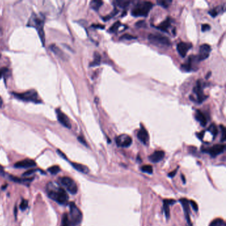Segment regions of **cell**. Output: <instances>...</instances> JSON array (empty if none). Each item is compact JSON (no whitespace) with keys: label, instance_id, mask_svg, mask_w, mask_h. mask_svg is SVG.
Here are the masks:
<instances>
[{"label":"cell","instance_id":"cell-13","mask_svg":"<svg viewBox=\"0 0 226 226\" xmlns=\"http://www.w3.org/2000/svg\"><path fill=\"white\" fill-rule=\"evenodd\" d=\"M36 165V162L34 160L26 159L22 161L17 162L14 165V167L18 168V169H27V168L35 167Z\"/></svg>","mask_w":226,"mask_h":226},{"label":"cell","instance_id":"cell-36","mask_svg":"<svg viewBox=\"0 0 226 226\" xmlns=\"http://www.w3.org/2000/svg\"><path fill=\"white\" fill-rule=\"evenodd\" d=\"M118 10L117 9H114L113 11L111 13V14L107 15V16H106L105 17H103V20L106 21H106L110 19L111 18H112L113 16H115V15L118 14Z\"/></svg>","mask_w":226,"mask_h":226},{"label":"cell","instance_id":"cell-20","mask_svg":"<svg viewBox=\"0 0 226 226\" xmlns=\"http://www.w3.org/2000/svg\"><path fill=\"white\" fill-rule=\"evenodd\" d=\"M171 20L169 17H168L166 20L164 21L163 22H162L159 25H158L156 27L159 30L163 31V32H167L168 29H169L171 26Z\"/></svg>","mask_w":226,"mask_h":226},{"label":"cell","instance_id":"cell-28","mask_svg":"<svg viewBox=\"0 0 226 226\" xmlns=\"http://www.w3.org/2000/svg\"><path fill=\"white\" fill-rule=\"evenodd\" d=\"M50 49L51 50L54 52V53L55 55H56L58 56H59L60 58H64L65 56H64V53H63L62 51L59 48V47H57L55 45H52L50 46Z\"/></svg>","mask_w":226,"mask_h":226},{"label":"cell","instance_id":"cell-11","mask_svg":"<svg viewBox=\"0 0 226 226\" xmlns=\"http://www.w3.org/2000/svg\"><path fill=\"white\" fill-rule=\"evenodd\" d=\"M211 46L208 44H203L200 46L199 55L197 56V59L199 61H202L206 59L209 56L210 51H211Z\"/></svg>","mask_w":226,"mask_h":226},{"label":"cell","instance_id":"cell-40","mask_svg":"<svg viewBox=\"0 0 226 226\" xmlns=\"http://www.w3.org/2000/svg\"><path fill=\"white\" fill-rule=\"evenodd\" d=\"M8 72V69L6 68H0V78H2L3 76L7 75Z\"/></svg>","mask_w":226,"mask_h":226},{"label":"cell","instance_id":"cell-30","mask_svg":"<svg viewBox=\"0 0 226 226\" xmlns=\"http://www.w3.org/2000/svg\"><path fill=\"white\" fill-rule=\"evenodd\" d=\"M157 4L159 6L164 7V8H168L169 7V6L171 5V3H172L171 0H158L156 2Z\"/></svg>","mask_w":226,"mask_h":226},{"label":"cell","instance_id":"cell-7","mask_svg":"<svg viewBox=\"0 0 226 226\" xmlns=\"http://www.w3.org/2000/svg\"><path fill=\"white\" fill-rule=\"evenodd\" d=\"M60 183L64 186L66 190L72 194H76L78 192V186L76 183L70 177H62L60 178Z\"/></svg>","mask_w":226,"mask_h":226},{"label":"cell","instance_id":"cell-18","mask_svg":"<svg viewBox=\"0 0 226 226\" xmlns=\"http://www.w3.org/2000/svg\"><path fill=\"white\" fill-rule=\"evenodd\" d=\"M176 202L174 200H163V209L166 219L170 217V206Z\"/></svg>","mask_w":226,"mask_h":226},{"label":"cell","instance_id":"cell-41","mask_svg":"<svg viewBox=\"0 0 226 226\" xmlns=\"http://www.w3.org/2000/svg\"><path fill=\"white\" fill-rule=\"evenodd\" d=\"M135 26H137V27H146L147 24L145 21H139L135 24Z\"/></svg>","mask_w":226,"mask_h":226},{"label":"cell","instance_id":"cell-1","mask_svg":"<svg viewBox=\"0 0 226 226\" xmlns=\"http://www.w3.org/2000/svg\"><path fill=\"white\" fill-rule=\"evenodd\" d=\"M153 7V4L151 2H140L133 8L131 15L133 17H147Z\"/></svg>","mask_w":226,"mask_h":226},{"label":"cell","instance_id":"cell-16","mask_svg":"<svg viewBox=\"0 0 226 226\" xmlns=\"http://www.w3.org/2000/svg\"><path fill=\"white\" fill-rule=\"evenodd\" d=\"M141 129L140 130L138 131L137 135V138L139 139V140L142 142L143 144L147 145L148 141L149 140V133L147 132V131L143 127V126L141 125Z\"/></svg>","mask_w":226,"mask_h":226},{"label":"cell","instance_id":"cell-48","mask_svg":"<svg viewBox=\"0 0 226 226\" xmlns=\"http://www.w3.org/2000/svg\"><path fill=\"white\" fill-rule=\"evenodd\" d=\"M57 153H59V155L60 156H61L63 159H66V155H65L64 153H63L61 151H60V150H57Z\"/></svg>","mask_w":226,"mask_h":226},{"label":"cell","instance_id":"cell-21","mask_svg":"<svg viewBox=\"0 0 226 226\" xmlns=\"http://www.w3.org/2000/svg\"><path fill=\"white\" fill-rule=\"evenodd\" d=\"M71 165L73 166L74 169H75L76 171H79L82 173H84V174H87V173L89 172V169L86 166H84L79 163H76V162H72Z\"/></svg>","mask_w":226,"mask_h":226},{"label":"cell","instance_id":"cell-9","mask_svg":"<svg viewBox=\"0 0 226 226\" xmlns=\"http://www.w3.org/2000/svg\"><path fill=\"white\" fill-rule=\"evenodd\" d=\"M225 145L218 144V145H214L213 147H210V148H209V149H205L204 152L209 153L212 157H215L218 155L223 153L224 151H225Z\"/></svg>","mask_w":226,"mask_h":226},{"label":"cell","instance_id":"cell-15","mask_svg":"<svg viewBox=\"0 0 226 226\" xmlns=\"http://www.w3.org/2000/svg\"><path fill=\"white\" fill-rule=\"evenodd\" d=\"M180 202L182 204V206L184 209V212H185V214L186 215V218L187 219L188 223L189 224V225H191L190 218V206H189V205H190V202H189V201L186 198H181L180 200Z\"/></svg>","mask_w":226,"mask_h":226},{"label":"cell","instance_id":"cell-34","mask_svg":"<svg viewBox=\"0 0 226 226\" xmlns=\"http://www.w3.org/2000/svg\"><path fill=\"white\" fill-rule=\"evenodd\" d=\"M62 226H70V221H69V218H68L67 214H63L62 219Z\"/></svg>","mask_w":226,"mask_h":226},{"label":"cell","instance_id":"cell-37","mask_svg":"<svg viewBox=\"0 0 226 226\" xmlns=\"http://www.w3.org/2000/svg\"><path fill=\"white\" fill-rule=\"evenodd\" d=\"M27 207H28V201L24 199L22 200V202H21V204L19 206L20 209L23 210V211H24V210L27 209Z\"/></svg>","mask_w":226,"mask_h":226},{"label":"cell","instance_id":"cell-35","mask_svg":"<svg viewBox=\"0 0 226 226\" xmlns=\"http://www.w3.org/2000/svg\"><path fill=\"white\" fill-rule=\"evenodd\" d=\"M121 26V23L119 22H117L116 23H115L112 27L109 29V32L110 33H115L116 32L118 31V29H119V27Z\"/></svg>","mask_w":226,"mask_h":226},{"label":"cell","instance_id":"cell-50","mask_svg":"<svg viewBox=\"0 0 226 226\" xmlns=\"http://www.w3.org/2000/svg\"><path fill=\"white\" fill-rule=\"evenodd\" d=\"M4 175V170L3 169V167L0 165V175Z\"/></svg>","mask_w":226,"mask_h":226},{"label":"cell","instance_id":"cell-44","mask_svg":"<svg viewBox=\"0 0 226 226\" xmlns=\"http://www.w3.org/2000/svg\"><path fill=\"white\" fill-rule=\"evenodd\" d=\"M189 202H190V204L191 206H192L193 209H194V210H195V211H196V212H197V211H198V205H197L196 202H194V201H193V200L189 201Z\"/></svg>","mask_w":226,"mask_h":226},{"label":"cell","instance_id":"cell-51","mask_svg":"<svg viewBox=\"0 0 226 226\" xmlns=\"http://www.w3.org/2000/svg\"><path fill=\"white\" fill-rule=\"evenodd\" d=\"M2 106H3V99L1 97H0V108H2Z\"/></svg>","mask_w":226,"mask_h":226},{"label":"cell","instance_id":"cell-25","mask_svg":"<svg viewBox=\"0 0 226 226\" xmlns=\"http://www.w3.org/2000/svg\"><path fill=\"white\" fill-rule=\"evenodd\" d=\"M113 3L115 6L121 8H125L129 6V5L131 3V1H127V0H116V1L113 2Z\"/></svg>","mask_w":226,"mask_h":226},{"label":"cell","instance_id":"cell-24","mask_svg":"<svg viewBox=\"0 0 226 226\" xmlns=\"http://www.w3.org/2000/svg\"><path fill=\"white\" fill-rule=\"evenodd\" d=\"M10 179L15 182L19 183H25V182H30L33 180V178H19L18 177H15L13 176H10Z\"/></svg>","mask_w":226,"mask_h":226},{"label":"cell","instance_id":"cell-27","mask_svg":"<svg viewBox=\"0 0 226 226\" xmlns=\"http://www.w3.org/2000/svg\"><path fill=\"white\" fill-rule=\"evenodd\" d=\"M100 62H101V56L99 53H98V52H96V53L94 54V61L90 63V66L92 67L100 65Z\"/></svg>","mask_w":226,"mask_h":226},{"label":"cell","instance_id":"cell-38","mask_svg":"<svg viewBox=\"0 0 226 226\" xmlns=\"http://www.w3.org/2000/svg\"><path fill=\"white\" fill-rule=\"evenodd\" d=\"M137 36H134L129 34H125L121 36L120 39L121 40H132V39H136Z\"/></svg>","mask_w":226,"mask_h":226},{"label":"cell","instance_id":"cell-3","mask_svg":"<svg viewBox=\"0 0 226 226\" xmlns=\"http://www.w3.org/2000/svg\"><path fill=\"white\" fill-rule=\"evenodd\" d=\"M48 196L60 204H65L68 200V196L66 192L62 188H58L55 190L50 189L48 192Z\"/></svg>","mask_w":226,"mask_h":226},{"label":"cell","instance_id":"cell-5","mask_svg":"<svg viewBox=\"0 0 226 226\" xmlns=\"http://www.w3.org/2000/svg\"><path fill=\"white\" fill-rule=\"evenodd\" d=\"M69 206L71 223L73 225H78L81 223L82 220V214L75 202H70Z\"/></svg>","mask_w":226,"mask_h":226},{"label":"cell","instance_id":"cell-6","mask_svg":"<svg viewBox=\"0 0 226 226\" xmlns=\"http://www.w3.org/2000/svg\"><path fill=\"white\" fill-rule=\"evenodd\" d=\"M148 39L151 43L155 45L170 46L171 45V42L169 38L161 35L150 34L148 36Z\"/></svg>","mask_w":226,"mask_h":226},{"label":"cell","instance_id":"cell-43","mask_svg":"<svg viewBox=\"0 0 226 226\" xmlns=\"http://www.w3.org/2000/svg\"><path fill=\"white\" fill-rule=\"evenodd\" d=\"M210 29V26L208 24H203L202 25V31L203 32H206Z\"/></svg>","mask_w":226,"mask_h":226},{"label":"cell","instance_id":"cell-12","mask_svg":"<svg viewBox=\"0 0 226 226\" xmlns=\"http://www.w3.org/2000/svg\"><path fill=\"white\" fill-rule=\"evenodd\" d=\"M56 117L59 122L64 126V127L70 129L71 128V123L70 122V119H68L67 115L63 113L60 109H57L56 110Z\"/></svg>","mask_w":226,"mask_h":226},{"label":"cell","instance_id":"cell-23","mask_svg":"<svg viewBox=\"0 0 226 226\" xmlns=\"http://www.w3.org/2000/svg\"><path fill=\"white\" fill-rule=\"evenodd\" d=\"M193 56H191L188 59V60L185 63V64H183L181 66L182 69L185 71V72H190L192 70V63H193Z\"/></svg>","mask_w":226,"mask_h":226},{"label":"cell","instance_id":"cell-42","mask_svg":"<svg viewBox=\"0 0 226 226\" xmlns=\"http://www.w3.org/2000/svg\"><path fill=\"white\" fill-rule=\"evenodd\" d=\"M36 171H37V170H36V169H30V170H29V171H26L25 173H23V176H29V175H31L33 174V173H34L35 172H36Z\"/></svg>","mask_w":226,"mask_h":226},{"label":"cell","instance_id":"cell-26","mask_svg":"<svg viewBox=\"0 0 226 226\" xmlns=\"http://www.w3.org/2000/svg\"><path fill=\"white\" fill-rule=\"evenodd\" d=\"M103 5V2L99 1V0H93L90 3V7L92 9L95 11H98L99 9L102 7Z\"/></svg>","mask_w":226,"mask_h":226},{"label":"cell","instance_id":"cell-8","mask_svg":"<svg viewBox=\"0 0 226 226\" xmlns=\"http://www.w3.org/2000/svg\"><path fill=\"white\" fill-rule=\"evenodd\" d=\"M193 91L197 96L198 103H201L208 98V96H206L204 95V92H203V85L200 80L197 81L196 86L194 88Z\"/></svg>","mask_w":226,"mask_h":226},{"label":"cell","instance_id":"cell-14","mask_svg":"<svg viewBox=\"0 0 226 226\" xmlns=\"http://www.w3.org/2000/svg\"><path fill=\"white\" fill-rule=\"evenodd\" d=\"M192 46V45L188 43H184V42H180L178 43L176 46L177 51L178 52L179 55L182 57L185 58L187 54L188 51L190 50Z\"/></svg>","mask_w":226,"mask_h":226},{"label":"cell","instance_id":"cell-49","mask_svg":"<svg viewBox=\"0 0 226 226\" xmlns=\"http://www.w3.org/2000/svg\"><path fill=\"white\" fill-rule=\"evenodd\" d=\"M204 131H202V132L201 133H197V136L200 139H202L203 137H204Z\"/></svg>","mask_w":226,"mask_h":226},{"label":"cell","instance_id":"cell-4","mask_svg":"<svg viewBox=\"0 0 226 226\" xmlns=\"http://www.w3.org/2000/svg\"><path fill=\"white\" fill-rule=\"evenodd\" d=\"M13 96L25 102H31L33 103H41V101L39 99L38 93L34 90H31L23 93H13Z\"/></svg>","mask_w":226,"mask_h":226},{"label":"cell","instance_id":"cell-47","mask_svg":"<svg viewBox=\"0 0 226 226\" xmlns=\"http://www.w3.org/2000/svg\"><path fill=\"white\" fill-rule=\"evenodd\" d=\"M177 171H178V168H177L176 169H175L174 171H172V172H171L169 173V175H168V176H169V177H171V178L174 177V176L176 175V174Z\"/></svg>","mask_w":226,"mask_h":226},{"label":"cell","instance_id":"cell-45","mask_svg":"<svg viewBox=\"0 0 226 226\" xmlns=\"http://www.w3.org/2000/svg\"><path fill=\"white\" fill-rule=\"evenodd\" d=\"M78 141H79L80 142V143H82L83 145H86V146H88V145H87V143H86V141H85L84 138L83 137H82V136H79V137H78Z\"/></svg>","mask_w":226,"mask_h":226},{"label":"cell","instance_id":"cell-29","mask_svg":"<svg viewBox=\"0 0 226 226\" xmlns=\"http://www.w3.org/2000/svg\"><path fill=\"white\" fill-rule=\"evenodd\" d=\"M209 226H226V224L222 219H215L210 223Z\"/></svg>","mask_w":226,"mask_h":226},{"label":"cell","instance_id":"cell-33","mask_svg":"<svg viewBox=\"0 0 226 226\" xmlns=\"http://www.w3.org/2000/svg\"><path fill=\"white\" fill-rule=\"evenodd\" d=\"M141 171H143V172H146V173H149V174H152L153 172V166L149 165H144L141 167Z\"/></svg>","mask_w":226,"mask_h":226},{"label":"cell","instance_id":"cell-52","mask_svg":"<svg viewBox=\"0 0 226 226\" xmlns=\"http://www.w3.org/2000/svg\"><path fill=\"white\" fill-rule=\"evenodd\" d=\"M181 177H182V180H183V182L184 183H185L186 182V180H185V176H183L182 175H181Z\"/></svg>","mask_w":226,"mask_h":226},{"label":"cell","instance_id":"cell-32","mask_svg":"<svg viewBox=\"0 0 226 226\" xmlns=\"http://www.w3.org/2000/svg\"><path fill=\"white\" fill-rule=\"evenodd\" d=\"M60 168L58 165L52 166L48 169V171L51 175H56L57 173H59L60 172Z\"/></svg>","mask_w":226,"mask_h":226},{"label":"cell","instance_id":"cell-31","mask_svg":"<svg viewBox=\"0 0 226 226\" xmlns=\"http://www.w3.org/2000/svg\"><path fill=\"white\" fill-rule=\"evenodd\" d=\"M208 131H209V132L213 135L214 137H215L218 133V130L217 129L216 125H215L214 123H212L209 125V127L208 129Z\"/></svg>","mask_w":226,"mask_h":226},{"label":"cell","instance_id":"cell-2","mask_svg":"<svg viewBox=\"0 0 226 226\" xmlns=\"http://www.w3.org/2000/svg\"><path fill=\"white\" fill-rule=\"evenodd\" d=\"M43 25H44L43 20L41 19L35 13H33L32 15V16L31 17V18L29 19L28 26H29V27H35L36 30H37L42 43H43V45H45V32H44Z\"/></svg>","mask_w":226,"mask_h":226},{"label":"cell","instance_id":"cell-17","mask_svg":"<svg viewBox=\"0 0 226 226\" xmlns=\"http://www.w3.org/2000/svg\"><path fill=\"white\" fill-rule=\"evenodd\" d=\"M165 156V152L162 151H156L153 154H151L149 156V159L151 162H159L161 161Z\"/></svg>","mask_w":226,"mask_h":226},{"label":"cell","instance_id":"cell-39","mask_svg":"<svg viewBox=\"0 0 226 226\" xmlns=\"http://www.w3.org/2000/svg\"><path fill=\"white\" fill-rule=\"evenodd\" d=\"M220 129L221 131H222V137H221V141L224 142L225 140L226 136H225V128L223 125H220Z\"/></svg>","mask_w":226,"mask_h":226},{"label":"cell","instance_id":"cell-46","mask_svg":"<svg viewBox=\"0 0 226 226\" xmlns=\"http://www.w3.org/2000/svg\"><path fill=\"white\" fill-rule=\"evenodd\" d=\"M92 27H94V28L99 29H105V26H103L102 25H92Z\"/></svg>","mask_w":226,"mask_h":226},{"label":"cell","instance_id":"cell-22","mask_svg":"<svg viewBox=\"0 0 226 226\" xmlns=\"http://www.w3.org/2000/svg\"><path fill=\"white\" fill-rule=\"evenodd\" d=\"M224 12H225V6H219L216 7H214L211 10H209L208 13L211 15L212 17H215L218 15Z\"/></svg>","mask_w":226,"mask_h":226},{"label":"cell","instance_id":"cell-19","mask_svg":"<svg viewBox=\"0 0 226 226\" xmlns=\"http://www.w3.org/2000/svg\"><path fill=\"white\" fill-rule=\"evenodd\" d=\"M195 118L198 122L200 123L202 127H205L207 125V119L206 115H205L200 110H196V112L195 114Z\"/></svg>","mask_w":226,"mask_h":226},{"label":"cell","instance_id":"cell-10","mask_svg":"<svg viewBox=\"0 0 226 226\" xmlns=\"http://www.w3.org/2000/svg\"><path fill=\"white\" fill-rule=\"evenodd\" d=\"M116 144L118 147H128L132 143V138L126 134H122L116 138Z\"/></svg>","mask_w":226,"mask_h":226}]
</instances>
